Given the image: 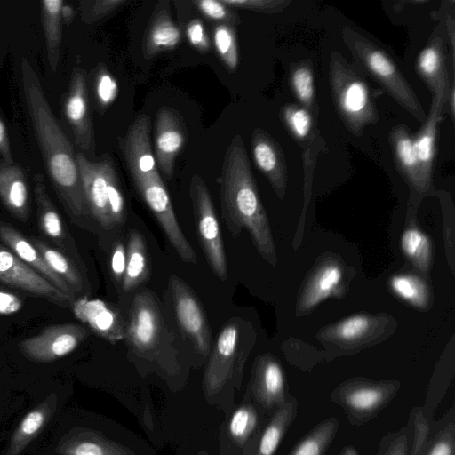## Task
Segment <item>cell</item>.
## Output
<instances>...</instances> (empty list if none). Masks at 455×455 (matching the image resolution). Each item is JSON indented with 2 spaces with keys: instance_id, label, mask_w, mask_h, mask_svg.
<instances>
[{
  "instance_id": "obj_1",
  "label": "cell",
  "mask_w": 455,
  "mask_h": 455,
  "mask_svg": "<svg viewBox=\"0 0 455 455\" xmlns=\"http://www.w3.org/2000/svg\"><path fill=\"white\" fill-rule=\"evenodd\" d=\"M20 73L25 102L52 186L73 215H87L76 154L53 115L37 73L26 58L21 60Z\"/></svg>"
},
{
  "instance_id": "obj_2",
  "label": "cell",
  "mask_w": 455,
  "mask_h": 455,
  "mask_svg": "<svg viewBox=\"0 0 455 455\" xmlns=\"http://www.w3.org/2000/svg\"><path fill=\"white\" fill-rule=\"evenodd\" d=\"M220 207L229 233L236 237L243 228L251 235L261 256L273 267L276 251L243 140L236 135L227 148L221 172Z\"/></svg>"
},
{
  "instance_id": "obj_3",
  "label": "cell",
  "mask_w": 455,
  "mask_h": 455,
  "mask_svg": "<svg viewBox=\"0 0 455 455\" xmlns=\"http://www.w3.org/2000/svg\"><path fill=\"white\" fill-rule=\"evenodd\" d=\"M341 36L362 72L375 81L409 114L424 123L427 114L414 90L392 57L384 49L351 28H344Z\"/></svg>"
},
{
  "instance_id": "obj_4",
  "label": "cell",
  "mask_w": 455,
  "mask_h": 455,
  "mask_svg": "<svg viewBox=\"0 0 455 455\" xmlns=\"http://www.w3.org/2000/svg\"><path fill=\"white\" fill-rule=\"evenodd\" d=\"M329 83L335 109L352 134L360 136L366 126L379 121L372 89L336 51L329 60Z\"/></svg>"
},
{
  "instance_id": "obj_5",
  "label": "cell",
  "mask_w": 455,
  "mask_h": 455,
  "mask_svg": "<svg viewBox=\"0 0 455 455\" xmlns=\"http://www.w3.org/2000/svg\"><path fill=\"white\" fill-rule=\"evenodd\" d=\"M76 162L85 202L94 219L106 230L123 223L126 204L112 160L105 156L92 161L79 152Z\"/></svg>"
},
{
  "instance_id": "obj_6",
  "label": "cell",
  "mask_w": 455,
  "mask_h": 455,
  "mask_svg": "<svg viewBox=\"0 0 455 455\" xmlns=\"http://www.w3.org/2000/svg\"><path fill=\"white\" fill-rule=\"evenodd\" d=\"M400 383L353 379L339 385L331 400L345 411L349 422L361 426L375 418L396 395Z\"/></svg>"
},
{
  "instance_id": "obj_7",
  "label": "cell",
  "mask_w": 455,
  "mask_h": 455,
  "mask_svg": "<svg viewBox=\"0 0 455 455\" xmlns=\"http://www.w3.org/2000/svg\"><path fill=\"white\" fill-rule=\"evenodd\" d=\"M189 195L199 243L208 265L220 280L225 281L228 264L219 221L207 186L197 174L191 179Z\"/></svg>"
},
{
  "instance_id": "obj_8",
  "label": "cell",
  "mask_w": 455,
  "mask_h": 455,
  "mask_svg": "<svg viewBox=\"0 0 455 455\" xmlns=\"http://www.w3.org/2000/svg\"><path fill=\"white\" fill-rule=\"evenodd\" d=\"M135 187L181 260L196 264V255L179 225L169 194L160 175L140 180L135 183Z\"/></svg>"
},
{
  "instance_id": "obj_9",
  "label": "cell",
  "mask_w": 455,
  "mask_h": 455,
  "mask_svg": "<svg viewBox=\"0 0 455 455\" xmlns=\"http://www.w3.org/2000/svg\"><path fill=\"white\" fill-rule=\"evenodd\" d=\"M88 335L87 330L79 324L51 325L20 341L18 347L28 360L47 363L72 353Z\"/></svg>"
},
{
  "instance_id": "obj_10",
  "label": "cell",
  "mask_w": 455,
  "mask_h": 455,
  "mask_svg": "<svg viewBox=\"0 0 455 455\" xmlns=\"http://www.w3.org/2000/svg\"><path fill=\"white\" fill-rule=\"evenodd\" d=\"M241 326L231 319L222 327L205 369L204 387L208 395L216 394L241 367Z\"/></svg>"
},
{
  "instance_id": "obj_11",
  "label": "cell",
  "mask_w": 455,
  "mask_h": 455,
  "mask_svg": "<svg viewBox=\"0 0 455 455\" xmlns=\"http://www.w3.org/2000/svg\"><path fill=\"white\" fill-rule=\"evenodd\" d=\"M174 310L178 323L195 348L204 355L209 354L212 331L203 307L190 288L176 275L170 277Z\"/></svg>"
},
{
  "instance_id": "obj_12",
  "label": "cell",
  "mask_w": 455,
  "mask_h": 455,
  "mask_svg": "<svg viewBox=\"0 0 455 455\" xmlns=\"http://www.w3.org/2000/svg\"><path fill=\"white\" fill-rule=\"evenodd\" d=\"M62 111L72 131L75 143L82 150L93 156L95 140L89 109L86 79L80 68L73 69L68 89L63 100Z\"/></svg>"
},
{
  "instance_id": "obj_13",
  "label": "cell",
  "mask_w": 455,
  "mask_h": 455,
  "mask_svg": "<svg viewBox=\"0 0 455 455\" xmlns=\"http://www.w3.org/2000/svg\"><path fill=\"white\" fill-rule=\"evenodd\" d=\"M164 323L153 296L147 291L137 294L129 313L125 338L139 353L154 350L160 343Z\"/></svg>"
},
{
  "instance_id": "obj_14",
  "label": "cell",
  "mask_w": 455,
  "mask_h": 455,
  "mask_svg": "<svg viewBox=\"0 0 455 455\" xmlns=\"http://www.w3.org/2000/svg\"><path fill=\"white\" fill-rule=\"evenodd\" d=\"M0 281L62 307L73 302L74 298L60 291L1 244Z\"/></svg>"
},
{
  "instance_id": "obj_15",
  "label": "cell",
  "mask_w": 455,
  "mask_h": 455,
  "mask_svg": "<svg viewBox=\"0 0 455 455\" xmlns=\"http://www.w3.org/2000/svg\"><path fill=\"white\" fill-rule=\"evenodd\" d=\"M61 401L57 392L43 395L19 422L1 455H21L46 428L57 422L60 417Z\"/></svg>"
},
{
  "instance_id": "obj_16",
  "label": "cell",
  "mask_w": 455,
  "mask_h": 455,
  "mask_svg": "<svg viewBox=\"0 0 455 455\" xmlns=\"http://www.w3.org/2000/svg\"><path fill=\"white\" fill-rule=\"evenodd\" d=\"M150 117L141 114L121 140V150L134 184L159 174L150 142Z\"/></svg>"
},
{
  "instance_id": "obj_17",
  "label": "cell",
  "mask_w": 455,
  "mask_h": 455,
  "mask_svg": "<svg viewBox=\"0 0 455 455\" xmlns=\"http://www.w3.org/2000/svg\"><path fill=\"white\" fill-rule=\"evenodd\" d=\"M186 139L185 126L179 112L172 108L158 109L155 122V158L162 172L171 179L175 162Z\"/></svg>"
},
{
  "instance_id": "obj_18",
  "label": "cell",
  "mask_w": 455,
  "mask_h": 455,
  "mask_svg": "<svg viewBox=\"0 0 455 455\" xmlns=\"http://www.w3.org/2000/svg\"><path fill=\"white\" fill-rule=\"evenodd\" d=\"M39 455H132L125 447L106 439L95 431L72 428L54 435Z\"/></svg>"
},
{
  "instance_id": "obj_19",
  "label": "cell",
  "mask_w": 455,
  "mask_h": 455,
  "mask_svg": "<svg viewBox=\"0 0 455 455\" xmlns=\"http://www.w3.org/2000/svg\"><path fill=\"white\" fill-rule=\"evenodd\" d=\"M451 82V77L446 78L432 92L429 113L420 131L414 137L417 156L428 188L432 182L437 129L444 111L446 94Z\"/></svg>"
},
{
  "instance_id": "obj_20",
  "label": "cell",
  "mask_w": 455,
  "mask_h": 455,
  "mask_svg": "<svg viewBox=\"0 0 455 455\" xmlns=\"http://www.w3.org/2000/svg\"><path fill=\"white\" fill-rule=\"evenodd\" d=\"M251 393L267 410L277 409L288 399L285 376L281 364L270 355L259 356L254 365Z\"/></svg>"
},
{
  "instance_id": "obj_21",
  "label": "cell",
  "mask_w": 455,
  "mask_h": 455,
  "mask_svg": "<svg viewBox=\"0 0 455 455\" xmlns=\"http://www.w3.org/2000/svg\"><path fill=\"white\" fill-rule=\"evenodd\" d=\"M251 152L257 167L282 199L287 187V167L280 145L267 132L257 128L252 133Z\"/></svg>"
},
{
  "instance_id": "obj_22",
  "label": "cell",
  "mask_w": 455,
  "mask_h": 455,
  "mask_svg": "<svg viewBox=\"0 0 455 455\" xmlns=\"http://www.w3.org/2000/svg\"><path fill=\"white\" fill-rule=\"evenodd\" d=\"M72 309L77 319L102 339L116 343L125 338L126 325L120 313L105 301L82 298L73 302Z\"/></svg>"
},
{
  "instance_id": "obj_23",
  "label": "cell",
  "mask_w": 455,
  "mask_h": 455,
  "mask_svg": "<svg viewBox=\"0 0 455 455\" xmlns=\"http://www.w3.org/2000/svg\"><path fill=\"white\" fill-rule=\"evenodd\" d=\"M181 32L172 21L167 1L158 2L146 28L142 52L151 59L160 52L174 49L180 42Z\"/></svg>"
},
{
  "instance_id": "obj_24",
  "label": "cell",
  "mask_w": 455,
  "mask_h": 455,
  "mask_svg": "<svg viewBox=\"0 0 455 455\" xmlns=\"http://www.w3.org/2000/svg\"><path fill=\"white\" fill-rule=\"evenodd\" d=\"M388 139L400 173L414 189L426 192L428 187L422 175L416 153L414 136L409 127L405 124L394 126L389 132Z\"/></svg>"
},
{
  "instance_id": "obj_25",
  "label": "cell",
  "mask_w": 455,
  "mask_h": 455,
  "mask_svg": "<svg viewBox=\"0 0 455 455\" xmlns=\"http://www.w3.org/2000/svg\"><path fill=\"white\" fill-rule=\"evenodd\" d=\"M0 239L25 264L67 295L74 298L75 292L69 285L50 268L36 248L16 228L0 222Z\"/></svg>"
},
{
  "instance_id": "obj_26",
  "label": "cell",
  "mask_w": 455,
  "mask_h": 455,
  "mask_svg": "<svg viewBox=\"0 0 455 455\" xmlns=\"http://www.w3.org/2000/svg\"><path fill=\"white\" fill-rule=\"evenodd\" d=\"M0 199L9 212L21 221L30 214L29 188L25 172L15 163L0 164Z\"/></svg>"
},
{
  "instance_id": "obj_27",
  "label": "cell",
  "mask_w": 455,
  "mask_h": 455,
  "mask_svg": "<svg viewBox=\"0 0 455 455\" xmlns=\"http://www.w3.org/2000/svg\"><path fill=\"white\" fill-rule=\"evenodd\" d=\"M343 278L339 265L331 262L319 268L306 286L299 304L300 311H309L331 296L337 294Z\"/></svg>"
},
{
  "instance_id": "obj_28",
  "label": "cell",
  "mask_w": 455,
  "mask_h": 455,
  "mask_svg": "<svg viewBox=\"0 0 455 455\" xmlns=\"http://www.w3.org/2000/svg\"><path fill=\"white\" fill-rule=\"evenodd\" d=\"M298 414V401L290 395L275 411L270 421L258 438L255 455H274Z\"/></svg>"
},
{
  "instance_id": "obj_29",
  "label": "cell",
  "mask_w": 455,
  "mask_h": 455,
  "mask_svg": "<svg viewBox=\"0 0 455 455\" xmlns=\"http://www.w3.org/2000/svg\"><path fill=\"white\" fill-rule=\"evenodd\" d=\"M416 68L431 92L439 84L450 77L445 46L441 36H433L429 40L417 58Z\"/></svg>"
},
{
  "instance_id": "obj_30",
  "label": "cell",
  "mask_w": 455,
  "mask_h": 455,
  "mask_svg": "<svg viewBox=\"0 0 455 455\" xmlns=\"http://www.w3.org/2000/svg\"><path fill=\"white\" fill-rule=\"evenodd\" d=\"M149 275L147 244L142 235L131 230L126 248V267L122 283L124 291H131L141 284Z\"/></svg>"
},
{
  "instance_id": "obj_31",
  "label": "cell",
  "mask_w": 455,
  "mask_h": 455,
  "mask_svg": "<svg viewBox=\"0 0 455 455\" xmlns=\"http://www.w3.org/2000/svg\"><path fill=\"white\" fill-rule=\"evenodd\" d=\"M33 182L40 228L56 244L63 247L66 235L62 220L48 196L44 176L35 174Z\"/></svg>"
},
{
  "instance_id": "obj_32",
  "label": "cell",
  "mask_w": 455,
  "mask_h": 455,
  "mask_svg": "<svg viewBox=\"0 0 455 455\" xmlns=\"http://www.w3.org/2000/svg\"><path fill=\"white\" fill-rule=\"evenodd\" d=\"M64 1L44 0L40 2L41 20L46 44L47 59L51 71L58 68L62 41L60 9Z\"/></svg>"
},
{
  "instance_id": "obj_33",
  "label": "cell",
  "mask_w": 455,
  "mask_h": 455,
  "mask_svg": "<svg viewBox=\"0 0 455 455\" xmlns=\"http://www.w3.org/2000/svg\"><path fill=\"white\" fill-rule=\"evenodd\" d=\"M339 427L335 417L324 419L295 445L289 455H324L333 442Z\"/></svg>"
},
{
  "instance_id": "obj_34",
  "label": "cell",
  "mask_w": 455,
  "mask_h": 455,
  "mask_svg": "<svg viewBox=\"0 0 455 455\" xmlns=\"http://www.w3.org/2000/svg\"><path fill=\"white\" fill-rule=\"evenodd\" d=\"M291 89L301 106L315 116L318 108L315 101L314 74L312 67L307 61L294 64L289 72Z\"/></svg>"
},
{
  "instance_id": "obj_35",
  "label": "cell",
  "mask_w": 455,
  "mask_h": 455,
  "mask_svg": "<svg viewBox=\"0 0 455 455\" xmlns=\"http://www.w3.org/2000/svg\"><path fill=\"white\" fill-rule=\"evenodd\" d=\"M422 455H455L454 407L437 422H433L427 445Z\"/></svg>"
},
{
  "instance_id": "obj_36",
  "label": "cell",
  "mask_w": 455,
  "mask_h": 455,
  "mask_svg": "<svg viewBox=\"0 0 455 455\" xmlns=\"http://www.w3.org/2000/svg\"><path fill=\"white\" fill-rule=\"evenodd\" d=\"M392 291L400 299L418 308H426L429 302V290L418 275L398 274L389 280Z\"/></svg>"
},
{
  "instance_id": "obj_37",
  "label": "cell",
  "mask_w": 455,
  "mask_h": 455,
  "mask_svg": "<svg viewBox=\"0 0 455 455\" xmlns=\"http://www.w3.org/2000/svg\"><path fill=\"white\" fill-rule=\"evenodd\" d=\"M31 243L40 252L50 268L60 276L74 292L82 289V277L76 267L66 256L39 239H32Z\"/></svg>"
},
{
  "instance_id": "obj_38",
  "label": "cell",
  "mask_w": 455,
  "mask_h": 455,
  "mask_svg": "<svg viewBox=\"0 0 455 455\" xmlns=\"http://www.w3.org/2000/svg\"><path fill=\"white\" fill-rule=\"evenodd\" d=\"M401 248L415 266L427 271L432 260V243L429 237L416 228H409L401 236Z\"/></svg>"
},
{
  "instance_id": "obj_39",
  "label": "cell",
  "mask_w": 455,
  "mask_h": 455,
  "mask_svg": "<svg viewBox=\"0 0 455 455\" xmlns=\"http://www.w3.org/2000/svg\"><path fill=\"white\" fill-rule=\"evenodd\" d=\"M212 39L220 59L230 71L235 70L239 63V53L234 27L224 23L216 25Z\"/></svg>"
},
{
  "instance_id": "obj_40",
  "label": "cell",
  "mask_w": 455,
  "mask_h": 455,
  "mask_svg": "<svg viewBox=\"0 0 455 455\" xmlns=\"http://www.w3.org/2000/svg\"><path fill=\"white\" fill-rule=\"evenodd\" d=\"M281 116L298 141L306 142L313 135L314 116L302 106L285 105L281 110Z\"/></svg>"
},
{
  "instance_id": "obj_41",
  "label": "cell",
  "mask_w": 455,
  "mask_h": 455,
  "mask_svg": "<svg viewBox=\"0 0 455 455\" xmlns=\"http://www.w3.org/2000/svg\"><path fill=\"white\" fill-rule=\"evenodd\" d=\"M259 422L258 412L251 404L240 406L232 415L228 431L232 439L243 445L254 435Z\"/></svg>"
},
{
  "instance_id": "obj_42",
  "label": "cell",
  "mask_w": 455,
  "mask_h": 455,
  "mask_svg": "<svg viewBox=\"0 0 455 455\" xmlns=\"http://www.w3.org/2000/svg\"><path fill=\"white\" fill-rule=\"evenodd\" d=\"M423 407H414L409 418L411 438L408 455H422L429 441L432 424Z\"/></svg>"
},
{
  "instance_id": "obj_43",
  "label": "cell",
  "mask_w": 455,
  "mask_h": 455,
  "mask_svg": "<svg viewBox=\"0 0 455 455\" xmlns=\"http://www.w3.org/2000/svg\"><path fill=\"white\" fill-rule=\"evenodd\" d=\"M371 323V318L364 315L349 316L336 325L335 336L346 342L358 340L367 334Z\"/></svg>"
},
{
  "instance_id": "obj_44",
  "label": "cell",
  "mask_w": 455,
  "mask_h": 455,
  "mask_svg": "<svg viewBox=\"0 0 455 455\" xmlns=\"http://www.w3.org/2000/svg\"><path fill=\"white\" fill-rule=\"evenodd\" d=\"M193 4L197 10L208 20L222 22L231 26L241 22L239 16L221 0H196Z\"/></svg>"
},
{
  "instance_id": "obj_45",
  "label": "cell",
  "mask_w": 455,
  "mask_h": 455,
  "mask_svg": "<svg viewBox=\"0 0 455 455\" xmlns=\"http://www.w3.org/2000/svg\"><path fill=\"white\" fill-rule=\"evenodd\" d=\"M125 3V0L82 1L80 2L81 20L85 24L95 23L110 15Z\"/></svg>"
},
{
  "instance_id": "obj_46",
  "label": "cell",
  "mask_w": 455,
  "mask_h": 455,
  "mask_svg": "<svg viewBox=\"0 0 455 455\" xmlns=\"http://www.w3.org/2000/svg\"><path fill=\"white\" fill-rule=\"evenodd\" d=\"M411 438V425L408 421L400 430L384 436L377 455H408Z\"/></svg>"
},
{
  "instance_id": "obj_47",
  "label": "cell",
  "mask_w": 455,
  "mask_h": 455,
  "mask_svg": "<svg viewBox=\"0 0 455 455\" xmlns=\"http://www.w3.org/2000/svg\"><path fill=\"white\" fill-rule=\"evenodd\" d=\"M95 95L99 105L108 107L118 95V84L108 70L100 66L95 76Z\"/></svg>"
},
{
  "instance_id": "obj_48",
  "label": "cell",
  "mask_w": 455,
  "mask_h": 455,
  "mask_svg": "<svg viewBox=\"0 0 455 455\" xmlns=\"http://www.w3.org/2000/svg\"><path fill=\"white\" fill-rule=\"evenodd\" d=\"M230 9L248 10L266 14H274L283 11L290 0H221Z\"/></svg>"
},
{
  "instance_id": "obj_49",
  "label": "cell",
  "mask_w": 455,
  "mask_h": 455,
  "mask_svg": "<svg viewBox=\"0 0 455 455\" xmlns=\"http://www.w3.org/2000/svg\"><path fill=\"white\" fill-rule=\"evenodd\" d=\"M186 36L188 43L200 52L205 53L210 51L211 42L200 19H193L188 23Z\"/></svg>"
},
{
  "instance_id": "obj_50",
  "label": "cell",
  "mask_w": 455,
  "mask_h": 455,
  "mask_svg": "<svg viewBox=\"0 0 455 455\" xmlns=\"http://www.w3.org/2000/svg\"><path fill=\"white\" fill-rule=\"evenodd\" d=\"M126 267V249L121 241H116L110 256V269L116 283H123Z\"/></svg>"
},
{
  "instance_id": "obj_51",
  "label": "cell",
  "mask_w": 455,
  "mask_h": 455,
  "mask_svg": "<svg viewBox=\"0 0 455 455\" xmlns=\"http://www.w3.org/2000/svg\"><path fill=\"white\" fill-rule=\"evenodd\" d=\"M22 300L15 294L0 290V314L12 315L22 307Z\"/></svg>"
},
{
  "instance_id": "obj_52",
  "label": "cell",
  "mask_w": 455,
  "mask_h": 455,
  "mask_svg": "<svg viewBox=\"0 0 455 455\" xmlns=\"http://www.w3.org/2000/svg\"><path fill=\"white\" fill-rule=\"evenodd\" d=\"M12 158L8 132L0 116V164H12Z\"/></svg>"
},
{
  "instance_id": "obj_53",
  "label": "cell",
  "mask_w": 455,
  "mask_h": 455,
  "mask_svg": "<svg viewBox=\"0 0 455 455\" xmlns=\"http://www.w3.org/2000/svg\"><path fill=\"white\" fill-rule=\"evenodd\" d=\"M446 104H448V112L451 116V120L453 121L455 113V87L453 80H451L447 91L445 105Z\"/></svg>"
},
{
  "instance_id": "obj_54",
  "label": "cell",
  "mask_w": 455,
  "mask_h": 455,
  "mask_svg": "<svg viewBox=\"0 0 455 455\" xmlns=\"http://www.w3.org/2000/svg\"><path fill=\"white\" fill-rule=\"evenodd\" d=\"M75 16L76 12L73 6L64 2L60 9V17L62 23L69 25L70 23H72Z\"/></svg>"
},
{
  "instance_id": "obj_55",
  "label": "cell",
  "mask_w": 455,
  "mask_h": 455,
  "mask_svg": "<svg viewBox=\"0 0 455 455\" xmlns=\"http://www.w3.org/2000/svg\"><path fill=\"white\" fill-rule=\"evenodd\" d=\"M339 455H358V452L354 446L347 445L343 448Z\"/></svg>"
},
{
  "instance_id": "obj_56",
  "label": "cell",
  "mask_w": 455,
  "mask_h": 455,
  "mask_svg": "<svg viewBox=\"0 0 455 455\" xmlns=\"http://www.w3.org/2000/svg\"><path fill=\"white\" fill-rule=\"evenodd\" d=\"M198 455H207V454H206V453H204V452H202V453H200V454H198Z\"/></svg>"
}]
</instances>
